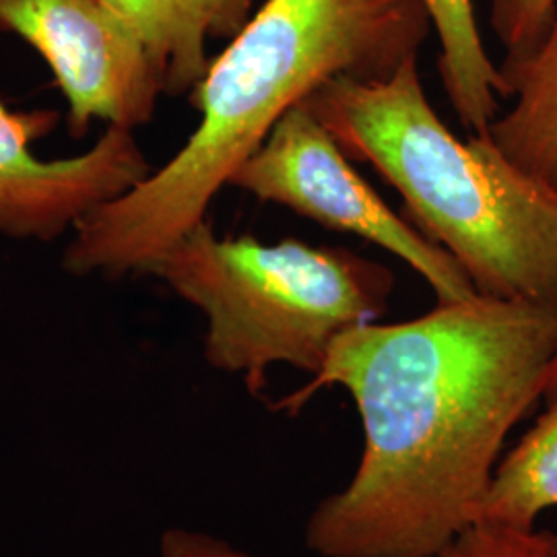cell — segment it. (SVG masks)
I'll use <instances>...</instances> for the list:
<instances>
[{
    "label": "cell",
    "mask_w": 557,
    "mask_h": 557,
    "mask_svg": "<svg viewBox=\"0 0 557 557\" xmlns=\"http://www.w3.org/2000/svg\"><path fill=\"white\" fill-rule=\"evenodd\" d=\"M432 29L423 0H267L193 89L197 131L161 170L81 221L64 269L143 273L207 221L221 188L294 106L341 75L391 77Z\"/></svg>",
    "instance_id": "2"
},
{
    "label": "cell",
    "mask_w": 557,
    "mask_h": 557,
    "mask_svg": "<svg viewBox=\"0 0 557 557\" xmlns=\"http://www.w3.org/2000/svg\"><path fill=\"white\" fill-rule=\"evenodd\" d=\"M557 393V358L552 366V372H549V379H547V386H545V397H554Z\"/></svg>",
    "instance_id": "16"
},
{
    "label": "cell",
    "mask_w": 557,
    "mask_h": 557,
    "mask_svg": "<svg viewBox=\"0 0 557 557\" xmlns=\"http://www.w3.org/2000/svg\"><path fill=\"white\" fill-rule=\"evenodd\" d=\"M498 71L502 100L512 106L483 135L557 197V2L541 40L520 57H506Z\"/></svg>",
    "instance_id": "8"
},
{
    "label": "cell",
    "mask_w": 557,
    "mask_h": 557,
    "mask_svg": "<svg viewBox=\"0 0 557 557\" xmlns=\"http://www.w3.org/2000/svg\"><path fill=\"white\" fill-rule=\"evenodd\" d=\"M158 557H255L225 539L205 531L174 527L160 539Z\"/></svg>",
    "instance_id": "15"
},
{
    "label": "cell",
    "mask_w": 557,
    "mask_h": 557,
    "mask_svg": "<svg viewBox=\"0 0 557 557\" xmlns=\"http://www.w3.org/2000/svg\"><path fill=\"white\" fill-rule=\"evenodd\" d=\"M557 0H490V27L506 57L529 52L545 34Z\"/></svg>",
    "instance_id": "14"
},
{
    "label": "cell",
    "mask_w": 557,
    "mask_h": 557,
    "mask_svg": "<svg viewBox=\"0 0 557 557\" xmlns=\"http://www.w3.org/2000/svg\"><path fill=\"white\" fill-rule=\"evenodd\" d=\"M54 110H11L0 100V234L52 242L151 174L131 128L108 126L85 153L40 160L32 145L54 131Z\"/></svg>",
    "instance_id": "7"
},
{
    "label": "cell",
    "mask_w": 557,
    "mask_h": 557,
    "mask_svg": "<svg viewBox=\"0 0 557 557\" xmlns=\"http://www.w3.org/2000/svg\"><path fill=\"white\" fill-rule=\"evenodd\" d=\"M557 358V304H438L418 319L368 322L333 343L319 374L278 411L341 386L358 409L349 483L306 522L319 557H434L478 522L502 448L545 397Z\"/></svg>",
    "instance_id": "1"
},
{
    "label": "cell",
    "mask_w": 557,
    "mask_h": 557,
    "mask_svg": "<svg viewBox=\"0 0 557 557\" xmlns=\"http://www.w3.org/2000/svg\"><path fill=\"white\" fill-rule=\"evenodd\" d=\"M230 186L393 252L428 281L438 304L479 294L457 260L416 225L400 220L359 176L306 101L278 120Z\"/></svg>",
    "instance_id": "5"
},
{
    "label": "cell",
    "mask_w": 557,
    "mask_h": 557,
    "mask_svg": "<svg viewBox=\"0 0 557 557\" xmlns=\"http://www.w3.org/2000/svg\"><path fill=\"white\" fill-rule=\"evenodd\" d=\"M517 446L499 458L478 520L531 529L557 508V393Z\"/></svg>",
    "instance_id": "10"
},
{
    "label": "cell",
    "mask_w": 557,
    "mask_h": 557,
    "mask_svg": "<svg viewBox=\"0 0 557 557\" xmlns=\"http://www.w3.org/2000/svg\"><path fill=\"white\" fill-rule=\"evenodd\" d=\"M137 34L168 85L182 50L180 0H103Z\"/></svg>",
    "instance_id": "12"
},
{
    "label": "cell",
    "mask_w": 557,
    "mask_h": 557,
    "mask_svg": "<svg viewBox=\"0 0 557 557\" xmlns=\"http://www.w3.org/2000/svg\"><path fill=\"white\" fill-rule=\"evenodd\" d=\"M252 0H180L182 50L168 77L165 94H186L197 87L207 69V38H234L250 20Z\"/></svg>",
    "instance_id": "11"
},
{
    "label": "cell",
    "mask_w": 557,
    "mask_h": 557,
    "mask_svg": "<svg viewBox=\"0 0 557 557\" xmlns=\"http://www.w3.org/2000/svg\"><path fill=\"white\" fill-rule=\"evenodd\" d=\"M438 36L440 77L458 122L481 135L499 114L502 79L481 34L473 0H423Z\"/></svg>",
    "instance_id": "9"
},
{
    "label": "cell",
    "mask_w": 557,
    "mask_h": 557,
    "mask_svg": "<svg viewBox=\"0 0 557 557\" xmlns=\"http://www.w3.org/2000/svg\"><path fill=\"white\" fill-rule=\"evenodd\" d=\"M161 278L207 320L205 359L252 395L273 366L317 376L343 333L386 312L393 273L345 248L296 238H221L202 221L151 260Z\"/></svg>",
    "instance_id": "4"
},
{
    "label": "cell",
    "mask_w": 557,
    "mask_h": 557,
    "mask_svg": "<svg viewBox=\"0 0 557 557\" xmlns=\"http://www.w3.org/2000/svg\"><path fill=\"white\" fill-rule=\"evenodd\" d=\"M434 557H557V533L478 520Z\"/></svg>",
    "instance_id": "13"
},
{
    "label": "cell",
    "mask_w": 557,
    "mask_h": 557,
    "mask_svg": "<svg viewBox=\"0 0 557 557\" xmlns=\"http://www.w3.org/2000/svg\"><path fill=\"white\" fill-rule=\"evenodd\" d=\"M419 57L386 79L335 77L306 103L351 160L372 163L419 232L479 294L557 304V197L483 133L460 140L425 98Z\"/></svg>",
    "instance_id": "3"
},
{
    "label": "cell",
    "mask_w": 557,
    "mask_h": 557,
    "mask_svg": "<svg viewBox=\"0 0 557 557\" xmlns=\"http://www.w3.org/2000/svg\"><path fill=\"white\" fill-rule=\"evenodd\" d=\"M0 34L27 41L46 60L75 137L96 119L135 131L165 94L137 34L103 0H0Z\"/></svg>",
    "instance_id": "6"
}]
</instances>
